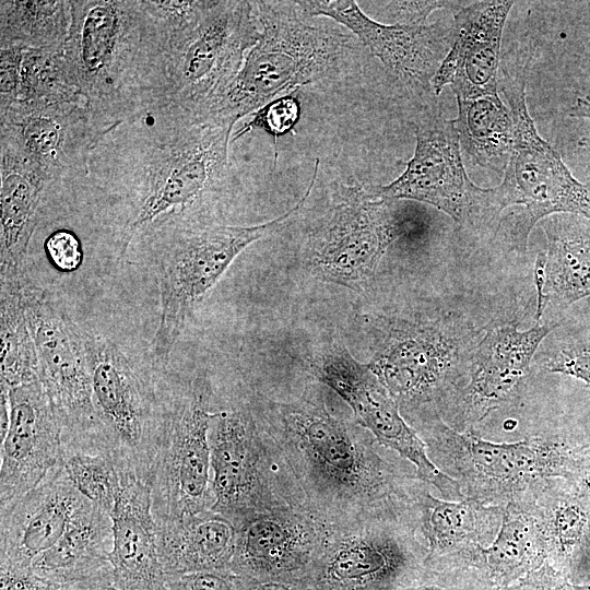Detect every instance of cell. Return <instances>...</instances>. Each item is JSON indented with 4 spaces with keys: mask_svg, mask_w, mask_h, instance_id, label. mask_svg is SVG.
I'll return each mask as SVG.
<instances>
[{
    "mask_svg": "<svg viewBox=\"0 0 590 590\" xmlns=\"http://www.w3.org/2000/svg\"><path fill=\"white\" fill-rule=\"evenodd\" d=\"M234 126L166 104L102 134L81 179L115 199L122 252L150 228L204 223L235 184Z\"/></svg>",
    "mask_w": 590,
    "mask_h": 590,
    "instance_id": "6da1fadb",
    "label": "cell"
},
{
    "mask_svg": "<svg viewBox=\"0 0 590 590\" xmlns=\"http://www.w3.org/2000/svg\"><path fill=\"white\" fill-rule=\"evenodd\" d=\"M269 422L266 439L300 509L326 524L373 519L392 477L365 438L310 399L273 403Z\"/></svg>",
    "mask_w": 590,
    "mask_h": 590,
    "instance_id": "7a4b0ae2",
    "label": "cell"
},
{
    "mask_svg": "<svg viewBox=\"0 0 590 590\" xmlns=\"http://www.w3.org/2000/svg\"><path fill=\"white\" fill-rule=\"evenodd\" d=\"M71 80L103 134L166 105L169 44L143 0H71Z\"/></svg>",
    "mask_w": 590,
    "mask_h": 590,
    "instance_id": "3957f363",
    "label": "cell"
},
{
    "mask_svg": "<svg viewBox=\"0 0 590 590\" xmlns=\"http://www.w3.org/2000/svg\"><path fill=\"white\" fill-rule=\"evenodd\" d=\"M255 3L259 36L232 84L201 118L236 123L300 86L337 78L351 60V36L314 22L297 1Z\"/></svg>",
    "mask_w": 590,
    "mask_h": 590,
    "instance_id": "277c9868",
    "label": "cell"
},
{
    "mask_svg": "<svg viewBox=\"0 0 590 590\" xmlns=\"http://www.w3.org/2000/svg\"><path fill=\"white\" fill-rule=\"evenodd\" d=\"M319 163L304 197L278 217L255 225H163L137 235L153 241L157 252L161 317L152 344L154 361L166 365L196 304L219 282L235 258L267 236L305 204Z\"/></svg>",
    "mask_w": 590,
    "mask_h": 590,
    "instance_id": "5b68a950",
    "label": "cell"
},
{
    "mask_svg": "<svg viewBox=\"0 0 590 590\" xmlns=\"http://www.w3.org/2000/svg\"><path fill=\"white\" fill-rule=\"evenodd\" d=\"M529 56L510 69L504 63L498 86L514 120V145L503 181L491 188L493 216L515 206L499 224L511 241L526 248L528 236L540 221L555 214L579 215L590 221V184L577 180L559 153L538 132L526 99Z\"/></svg>",
    "mask_w": 590,
    "mask_h": 590,
    "instance_id": "8992f818",
    "label": "cell"
},
{
    "mask_svg": "<svg viewBox=\"0 0 590 590\" xmlns=\"http://www.w3.org/2000/svg\"><path fill=\"white\" fill-rule=\"evenodd\" d=\"M99 450L114 461L120 482L150 485L165 422L158 420L150 381L110 340L84 332Z\"/></svg>",
    "mask_w": 590,
    "mask_h": 590,
    "instance_id": "52a82bcc",
    "label": "cell"
},
{
    "mask_svg": "<svg viewBox=\"0 0 590 590\" xmlns=\"http://www.w3.org/2000/svg\"><path fill=\"white\" fill-rule=\"evenodd\" d=\"M23 303L38 379L62 425V449L98 451V422L84 332L30 278L23 286Z\"/></svg>",
    "mask_w": 590,
    "mask_h": 590,
    "instance_id": "ba28073f",
    "label": "cell"
},
{
    "mask_svg": "<svg viewBox=\"0 0 590 590\" xmlns=\"http://www.w3.org/2000/svg\"><path fill=\"white\" fill-rule=\"evenodd\" d=\"M392 201L357 184L341 185L329 210L309 229L303 261L320 281L362 291L402 225Z\"/></svg>",
    "mask_w": 590,
    "mask_h": 590,
    "instance_id": "9c48e42d",
    "label": "cell"
},
{
    "mask_svg": "<svg viewBox=\"0 0 590 590\" xmlns=\"http://www.w3.org/2000/svg\"><path fill=\"white\" fill-rule=\"evenodd\" d=\"M214 412L211 382L200 374L166 417L150 482L155 522L211 510L209 432Z\"/></svg>",
    "mask_w": 590,
    "mask_h": 590,
    "instance_id": "30bf717a",
    "label": "cell"
},
{
    "mask_svg": "<svg viewBox=\"0 0 590 590\" xmlns=\"http://www.w3.org/2000/svg\"><path fill=\"white\" fill-rule=\"evenodd\" d=\"M258 36L255 1H214L168 52L167 104L201 116L232 84Z\"/></svg>",
    "mask_w": 590,
    "mask_h": 590,
    "instance_id": "8fae6325",
    "label": "cell"
},
{
    "mask_svg": "<svg viewBox=\"0 0 590 590\" xmlns=\"http://www.w3.org/2000/svg\"><path fill=\"white\" fill-rule=\"evenodd\" d=\"M209 444L212 511L237 526L259 512L296 507L272 449L248 413L215 409Z\"/></svg>",
    "mask_w": 590,
    "mask_h": 590,
    "instance_id": "7c38bea8",
    "label": "cell"
},
{
    "mask_svg": "<svg viewBox=\"0 0 590 590\" xmlns=\"http://www.w3.org/2000/svg\"><path fill=\"white\" fill-rule=\"evenodd\" d=\"M308 369L350 406L355 422L376 441L411 462L421 480L447 499L461 496L458 483L430 460L425 442L402 417L399 402L367 364L354 358L343 344H334L311 357Z\"/></svg>",
    "mask_w": 590,
    "mask_h": 590,
    "instance_id": "4fadbf2b",
    "label": "cell"
},
{
    "mask_svg": "<svg viewBox=\"0 0 590 590\" xmlns=\"http://www.w3.org/2000/svg\"><path fill=\"white\" fill-rule=\"evenodd\" d=\"M101 137L80 95L0 107V148L27 160L52 185L81 179Z\"/></svg>",
    "mask_w": 590,
    "mask_h": 590,
    "instance_id": "5bb4252c",
    "label": "cell"
},
{
    "mask_svg": "<svg viewBox=\"0 0 590 590\" xmlns=\"http://www.w3.org/2000/svg\"><path fill=\"white\" fill-rule=\"evenodd\" d=\"M415 139L403 173L374 193L430 204L460 224L493 220L491 188H481L469 178L452 120L436 116L423 121L415 128Z\"/></svg>",
    "mask_w": 590,
    "mask_h": 590,
    "instance_id": "9a60e30c",
    "label": "cell"
},
{
    "mask_svg": "<svg viewBox=\"0 0 590 590\" xmlns=\"http://www.w3.org/2000/svg\"><path fill=\"white\" fill-rule=\"evenodd\" d=\"M413 553L371 520L324 524L306 580L317 590H392L418 578Z\"/></svg>",
    "mask_w": 590,
    "mask_h": 590,
    "instance_id": "2e32d148",
    "label": "cell"
},
{
    "mask_svg": "<svg viewBox=\"0 0 590 590\" xmlns=\"http://www.w3.org/2000/svg\"><path fill=\"white\" fill-rule=\"evenodd\" d=\"M1 437L0 512L62 465V425L39 379L9 390Z\"/></svg>",
    "mask_w": 590,
    "mask_h": 590,
    "instance_id": "e0dca14e",
    "label": "cell"
},
{
    "mask_svg": "<svg viewBox=\"0 0 590 590\" xmlns=\"http://www.w3.org/2000/svg\"><path fill=\"white\" fill-rule=\"evenodd\" d=\"M308 15L326 16L350 30L385 68L410 88L429 91L450 49L452 23L384 24L366 15L353 0L297 1Z\"/></svg>",
    "mask_w": 590,
    "mask_h": 590,
    "instance_id": "ac0fdd59",
    "label": "cell"
},
{
    "mask_svg": "<svg viewBox=\"0 0 590 590\" xmlns=\"http://www.w3.org/2000/svg\"><path fill=\"white\" fill-rule=\"evenodd\" d=\"M324 524L306 511L285 506L256 514L237 526L232 576L306 580Z\"/></svg>",
    "mask_w": 590,
    "mask_h": 590,
    "instance_id": "d6986e66",
    "label": "cell"
},
{
    "mask_svg": "<svg viewBox=\"0 0 590 590\" xmlns=\"http://www.w3.org/2000/svg\"><path fill=\"white\" fill-rule=\"evenodd\" d=\"M379 327L367 365L398 402L425 399L457 363L459 343L438 323L381 321Z\"/></svg>",
    "mask_w": 590,
    "mask_h": 590,
    "instance_id": "ffe728a7",
    "label": "cell"
},
{
    "mask_svg": "<svg viewBox=\"0 0 590 590\" xmlns=\"http://www.w3.org/2000/svg\"><path fill=\"white\" fill-rule=\"evenodd\" d=\"M515 1H473L455 12L452 42L432 88L450 86L460 99L498 94L504 27Z\"/></svg>",
    "mask_w": 590,
    "mask_h": 590,
    "instance_id": "44dd1931",
    "label": "cell"
},
{
    "mask_svg": "<svg viewBox=\"0 0 590 590\" xmlns=\"http://www.w3.org/2000/svg\"><path fill=\"white\" fill-rule=\"evenodd\" d=\"M87 500L62 465L0 516V564L28 567L64 533Z\"/></svg>",
    "mask_w": 590,
    "mask_h": 590,
    "instance_id": "7402d4cb",
    "label": "cell"
},
{
    "mask_svg": "<svg viewBox=\"0 0 590 590\" xmlns=\"http://www.w3.org/2000/svg\"><path fill=\"white\" fill-rule=\"evenodd\" d=\"M110 518L114 585L121 590H168L157 551L151 486L138 480L121 482Z\"/></svg>",
    "mask_w": 590,
    "mask_h": 590,
    "instance_id": "603a6c76",
    "label": "cell"
},
{
    "mask_svg": "<svg viewBox=\"0 0 590 590\" xmlns=\"http://www.w3.org/2000/svg\"><path fill=\"white\" fill-rule=\"evenodd\" d=\"M111 550L110 515L87 499L62 536L36 556L31 568L40 578L72 590L81 583L113 575Z\"/></svg>",
    "mask_w": 590,
    "mask_h": 590,
    "instance_id": "cb8c5ba5",
    "label": "cell"
},
{
    "mask_svg": "<svg viewBox=\"0 0 590 590\" xmlns=\"http://www.w3.org/2000/svg\"><path fill=\"white\" fill-rule=\"evenodd\" d=\"M1 278H23L40 204L52 182L17 153L0 148Z\"/></svg>",
    "mask_w": 590,
    "mask_h": 590,
    "instance_id": "d4e9b609",
    "label": "cell"
},
{
    "mask_svg": "<svg viewBox=\"0 0 590 590\" xmlns=\"http://www.w3.org/2000/svg\"><path fill=\"white\" fill-rule=\"evenodd\" d=\"M553 328L535 324L527 331L514 326L491 329L473 353L468 386L471 406L487 412L505 401L527 376L534 353Z\"/></svg>",
    "mask_w": 590,
    "mask_h": 590,
    "instance_id": "484cf974",
    "label": "cell"
},
{
    "mask_svg": "<svg viewBox=\"0 0 590 590\" xmlns=\"http://www.w3.org/2000/svg\"><path fill=\"white\" fill-rule=\"evenodd\" d=\"M156 540L160 562L167 577L193 573L229 574L236 528L220 514L209 510L156 522Z\"/></svg>",
    "mask_w": 590,
    "mask_h": 590,
    "instance_id": "4316f807",
    "label": "cell"
},
{
    "mask_svg": "<svg viewBox=\"0 0 590 590\" xmlns=\"http://www.w3.org/2000/svg\"><path fill=\"white\" fill-rule=\"evenodd\" d=\"M442 433L467 453L480 479L493 483L508 485L534 476L563 475L570 467L568 455L555 445L529 440L494 442L447 427Z\"/></svg>",
    "mask_w": 590,
    "mask_h": 590,
    "instance_id": "83f0119b",
    "label": "cell"
},
{
    "mask_svg": "<svg viewBox=\"0 0 590 590\" xmlns=\"http://www.w3.org/2000/svg\"><path fill=\"white\" fill-rule=\"evenodd\" d=\"M542 227L547 239L546 306L565 309L590 296V226L579 215L555 214Z\"/></svg>",
    "mask_w": 590,
    "mask_h": 590,
    "instance_id": "f1b7e54d",
    "label": "cell"
},
{
    "mask_svg": "<svg viewBox=\"0 0 590 590\" xmlns=\"http://www.w3.org/2000/svg\"><path fill=\"white\" fill-rule=\"evenodd\" d=\"M78 95L64 48L0 47V107Z\"/></svg>",
    "mask_w": 590,
    "mask_h": 590,
    "instance_id": "f546056e",
    "label": "cell"
},
{
    "mask_svg": "<svg viewBox=\"0 0 590 590\" xmlns=\"http://www.w3.org/2000/svg\"><path fill=\"white\" fill-rule=\"evenodd\" d=\"M458 115L452 120L460 148L474 164L505 172L514 145V120L498 94L457 98Z\"/></svg>",
    "mask_w": 590,
    "mask_h": 590,
    "instance_id": "4dcf8cb0",
    "label": "cell"
},
{
    "mask_svg": "<svg viewBox=\"0 0 590 590\" xmlns=\"http://www.w3.org/2000/svg\"><path fill=\"white\" fill-rule=\"evenodd\" d=\"M544 542L532 523L514 512L504 515L495 539L481 547L470 564L481 570V582L488 590L506 587L545 562Z\"/></svg>",
    "mask_w": 590,
    "mask_h": 590,
    "instance_id": "1f68e13d",
    "label": "cell"
},
{
    "mask_svg": "<svg viewBox=\"0 0 590 590\" xmlns=\"http://www.w3.org/2000/svg\"><path fill=\"white\" fill-rule=\"evenodd\" d=\"M422 529L428 552L423 560L424 568L435 570L442 557L455 552L482 547L491 509L479 503L438 499L427 494L423 499Z\"/></svg>",
    "mask_w": 590,
    "mask_h": 590,
    "instance_id": "d6a6232c",
    "label": "cell"
},
{
    "mask_svg": "<svg viewBox=\"0 0 590 590\" xmlns=\"http://www.w3.org/2000/svg\"><path fill=\"white\" fill-rule=\"evenodd\" d=\"M71 22L69 0H2L0 47L64 48Z\"/></svg>",
    "mask_w": 590,
    "mask_h": 590,
    "instance_id": "836d02e7",
    "label": "cell"
},
{
    "mask_svg": "<svg viewBox=\"0 0 590 590\" xmlns=\"http://www.w3.org/2000/svg\"><path fill=\"white\" fill-rule=\"evenodd\" d=\"M27 278L26 274L1 279V390L38 379L37 357L23 303Z\"/></svg>",
    "mask_w": 590,
    "mask_h": 590,
    "instance_id": "e575fe53",
    "label": "cell"
},
{
    "mask_svg": "<svg viewBox=\"0 0 590 590\" xmlns=\"http://www.w3.org/2000/svg\"><path fill=\"white\" fill-rule=\"evenodd\" d=\"M62 452L63 469L75 488L110 515L121 484L113 459L103 451Z\"/></svg>",
    "mask_w": 590,
    "mask_h": 590,
    "instance_id": "d590c367",
    "label": "cell"
},
{
    "mask_svg": "<svg viewBox=\"0 0 590 590\" xmlns=\"http://www.w3.org/2000/svg\"><path fill=\"white\" fill-rule=\"evenodd\" d=\"M143 2L160 31L167 38L169 50L200 24L214 3V1L178 0H143Z\"/></svg>",
    "mask_w": 590,
    "mask_h": 590,
    "instance_id": "8d00e7d4",
    "label": "cell"
},
{
    "mask_svg": "<svg viewBox=\"0 0 590 590\" xmlns=\"http://www.w3.org/2000/svg\"><path fill=\"white\" fill-rule=\"evenodd\" d=\"M251 116L252 118L245 127L235 133L233 140L252 129H262L272 135L274 143H276L278 137L291 131L297 123L300 116V105L294 94H290L268 103L252 113Z\"/></svg>",
    "mask_w": 590,
    "mask_h": 590,
    "instance_id": "74e56055",
    "label": "cell"
},
{
    "mask_svg": "<svg viewBox=\"0 0 590 590\" xmlns=\"http://www.w3.org/2000/svg\"><path fill=\"white\" fill-rule=\"evenodd\" d=\"M587 523L586 512L576 504L564 503L551 514L547 531L556 552L569 556L579 543Z\"/></svg>",
    "mask_w": 590,
    "mask_h": 590,
    "instance_id": "f35d334b",
    "label": "cell"
},
{
    "mask_svg": "<svg viewBox=\"0 0 590 590\" xmlns=\"http://www.w3.org/2000/svg\"><path fill=\"white\" fill-rule=\"evenodd\" d=\"M543 368L578 379L590 388V340H571L562 344L544 359Z\"/></svg>",
    "mask_w": 590,
    "mask_h": 590,
    "instance_id": "ab89813d",
    "label": "cell"
},
{
    "mask_svg": "<svg viewBox=\"0 0 590 590\" xmlns=\"http://www.w3.org/2000/svg\"><path fill=\"white\" fill-rule=\"evenodd\" d=\"M385 12L401 25H426L430 13L437 10L459 11L464 7L460 1H388L379 2Z\"/></svg>",
    "mask_w": 590,
    "mask_h": 590,
    "instance_id": "60d3db41",
    "label": "cell"
},
{
    "mask_svg": "<svg viewBox=\"0 0 590 590\" xmlns=\"http://www.w3.org/2000/svg\"><path fill=\"white\" fill-rule=\"evenodd\" d=\"M51 263L62 271H73L82 262L80 240L69 231L52 233L45 244Z\"/></svg>",
    "mask_w": 590,
    "mask_h": 590,
    "instance_id": "b9f144b4",
    "label": "cell"
},
{
    "mask_svg": "<svg viewBox=\"0 0 590 590\" xmlns=\"http://www.w3.org/2000/svg\"><path fill=\"white\" fill-rule=\"evenodd\" d=\"M567 582V577L546 562L515 582L492 590H565Z\"/></svg>",
    "mask_w": 590,
    "mask_h": 590,
    "instance_id": "7bdbcfd3",
    "label": "cell"
},
{
    "mask_svg": "<svg viewBox=\"0 0 590 590\" xmlns=\"http://www.w3.org/2000/svg\"><path fill=\"white\" fill-rule=\"evenodd\" d=\"M168 590H235L232 575L193 573L167 577Z\"/></svg>",
    "mask_w": 590,
    "mask_h": 590,
    "instance_id": "ee69618b",
    "label": "cell"
},
{
    "mask_svg": "<svg viewBox=\"0 0 590 590\" xmlns=\"http://www.w3.org/2000/svg\"><path fill=\"white\" fill-rule=\"evenodd\" d=\"M1 590H66L47 581L28 567L0 564Z\"/></svg>",
    "mask_w": 590,
    "mask_h": 590,
    "instance_id": "f6af8a7d",
    "label": "cell"
},
{
    "mask_svg": "<svg viewBox=\"0 0 590 590\" xmlns=\"http://www.w3.org/2000/svg\"><path fill=\"white\" fill-rule=\"evenodd\" d=\"M392 590H488L481 581L460 585L451 583L444 576H439L438 571H424L418 578L413 581L394 588Z\"/></svg>",
    "mask_w": 590,
    "mask_h": 590,
    "instance_id": "bcb514c9",
    "label": "cell"
},
{
    "mask_svg": "<svg viewBox=\"0 0 590 590\" xmlns=\"http://www.w3.org/2000/svg\"><path fill=\"white\" fill-rule=\"evenodd\" d=\"M235 590H317L307 580L257 579L232 576Z\"/></svg>",
    "mask_w": 590,
    "mask_h": 590,
    "instance_id": "7dc6e473",
    "label": "cell"
},
{
    "mask_svg": "<svg viewBox=\"0 0 590 590\" xmlns=\"http://www.w3.org/2000/svg\"><path fill=\"white\" fill-rule=\"evenodd\" d=\"M546 252L540 251L536 256L534 263V284L536 288V319L540 320L543 311L546 307V300L544 297V286L546 282Z\"/></svg>",
    "mask_w": 590,
    "mask_h": 590,
    "instance_id": "c3c4849f",
    "label": "cell"
},
{
    "mask_svg": "<svg viewBox=\"0 0 590 590\" xmlns=\"http://www.w3.org/2000/svg\"><path fill=\"white\" fill-rule=\"evenodd\" d=\"M72 590H121L114 585L113 575L81 583Z\"/></svg>",
    "mask_w": 590,
    "mask_h": 590,
    "instance_id": "681fc988",
    "label": "cell"
},
{
    "mask_svg": "<svg viewBox=\"0 0 590 590\" xmlns=\"http://www.w3.org/2000/svg\"><path fill=\"white\" fill-rule=\"evenodd\" d=\"M569 116L590 120V96L578 97L569 110Z\"/></svg>",
    "mask_w": 590,
    "mask_h": 590,
    "instance_id": "f907efd6",
    "label": "cell"
},
{
    "mask_svg": "<svg viewBox=\"0 0 590 590\" xmlns=\"http://www.w3.org/2000/svg\"><path fill=\"white\" fill-rule=\"evenodd\" d=\"M579 146H581L589 155V165H590V137L589 138H582L579 141Z\"/></svg>",
    "mask_w": 590,
    "mask_h": 590,
    "instance_id": "816d5d0a",
    "label": "cell"
},
{
    "mask_svg": "<svg viewBox=\"0 0 590 590\" xmlns=\"http://www.w3.org/2000/svg\"><path fill=\"white\" fill-rule=\"evenodd\" d=\"M567 590H590V589L588 585L577 586V585L569 583Z\"/></svg>",
    "mask_w": 590,
    "mask_h": 590,
    "instance_id": "f5cc1de1",
    "label": "cell"
},
{
    "mask_svg": "<svg viewBox=\"0 0 590 590\" xmlns=\"http://www.w3.org/2000/svg\"><path fill=\"white\" fill-rule=\"evenodd\" d=\"M585 485H586L587 489L590 492V472L587 473V475L585 477Z\"/></svg>",
    "mask_w": 590,
    "mask_h": 590,
    "instance_id": "db71d44e",
    "label": "cell"
},
{
    "mask_svg": "<svg viewBox=\"0 0 590 590\" xmlns=\"http://www.w3.org/2000/svg\"><path fill=\"white\" fill-rule=\"evenodd\" d=\"M589 589H590V585H589Z\"/></svg>",
    "mask_w": 590,
    "mask_h": 590,
    "instance_id": "11a10c76",
    "label": "cell"
}]
</instances>
